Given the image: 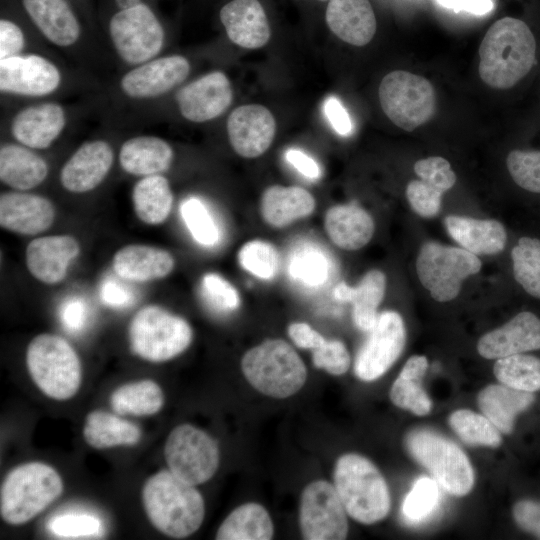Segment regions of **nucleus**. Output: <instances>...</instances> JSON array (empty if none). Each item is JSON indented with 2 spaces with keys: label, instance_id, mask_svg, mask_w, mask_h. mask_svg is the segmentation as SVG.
<instances>
[{
  "label": "nucleus",
  "instance_id": "obj_16",
  "mask_svg": "<svg viewBox=\"0 0 540 540\" xmlns=\"http://www.w3.org/2000/svg\"><path fill=\"white\" fill-rule=\"evenodd\" d=\"M189 72L190 63L182 55L155 57L126 72L120 80V87L130 98H156L183 83Z\"/></svg>",
  "mask_w": 540,
  "mask_h": 540
},
{
  "label": "nucleus",
  "instance_id": "obj_9",
  "mask_svg": "<svg viewBox=\"0 0 540 540\" xmlns=\"http://www.w3.org/2000/svg\"><path fill=\"white\" fill-rule=\"evenodd\" d=\"M378 94L383 112L405 131L427 123L436 110V93L431 82L408 71L395 70L385 75Z\"/></svg>",
  "mask_w": 540,
  "mask_h": 540
},
{
  "label": "nucleus",
  "instance_id": "obj_53",
  "mask_svg": "<svg viewBox=\"0 0 540 540\" xmlns=\"http://www.w3.org/2000/svg\"><path fill=\"white\" fill-rule=\"evenodd\" d=\"M59 319L67 331L71 333L82 331L89 319L87 303L78 296L67 298L59 308Z\"/></svg>",
  "mask_w": 540,
  "mask_h": 540
},
{
  "label": "nucleus",
  "instance_id": "obj_32",
  "mask_svg": "<svg viewBox=\"0 0 540 540\" xmlns=\"http://www.w3.org/2000/svg\"><path fill=\"white\" fill-rule=\"evenodd\" d=\"M386 289V277L379 270L367 272L356 287L345 282L338 283L333 289V297L340 302L353 305V320L357 328L370 331L377 319V308Z\"/></svg>",
  "mask_w": 540,
  "mask_h": 540
},
{
  "label": "nucleus",
  "instance_id": "obj_7",
  "mask_svg": "<svg viewBox=\"0 0 540 540\" xmlns=\"http://www.w3.org/2000/svg\"><path fill=\"white\" fill-rule=\"evenodd\" d=\"M192 336L185 319L157 305L141 308L129 325L131 351L154 363L171 360L184 352Z\"/></svg>",
  "mask_w": 540,
  "mask_h": 540
},
{
  "label": "nucleus",
  "instance_id": "obj_61",
  "mask_svg": "<svg viewBox=\"0 0 540 540\" xmlns=\"http://www.w3.org/2000/svg\"><path fill=\"white\" fill-rule=\"evenodd\" d=\"M118 10H126L142 4V0H114Z\"/></svg>",
  "mask_w": 540,
  "mask_h": 540
},
{
  "label": "nucleus",
  "instance_id": "obj_26",
  "mask_svg": "<svg viewBox=\"0 0 540 540\" xmlns=\"http://www.w3.org/2000/svg\"><path fill=\"white\" fill-rule=\"evenodd\" d=\"M22 5L41 34L52 44L69 47L81 35V26L66 0H22Z\"/></svg>",
  "mask_w": 540,
  "mask_h": 540
},
{
  "label": "nucleus",
  "instance_id": "obj_30",
  "mask_svg": "<svg viewBox=\"0 0 540 540\" xmlns=\"http://www.w3.org/2000/svg\"><path fill=\"white\" fill-rule=\"evenodd\" d=\"M324 227L331 241L344 250L364 247L374 233V221L370 214L354 204L329 208L325 214Z\"/></svg>",
  "mask_w": 540,
  "mask_h": 540
},
{
  "label": "nucleus",
  "instance_id": "obj_33",
  "mask_svg": "<svg viewBox=\"0 0 540 540\" xmlns=\"http://www.w3.org/2000/svg\"><path fill=\"white\" fill-rule=\"evenodd\" d=\"M48 175L46 161L22 144L5 143L0 148V179L12 189L26 191L40 185Z\"/></svg>",
  "mask_w": 540,
  "mask_h": 540
},
{
  "label": "nucleus",
  "instance_id": "obj_49",
  "mask_svg": "<svg viewBox=\"0 0 540 540\" xmlns=\"http://www.w3.org/2000/svg\"><path fill=\"white\" fill-rule=\"evenodd\" d=\"M201 291L211 308L220 313L232 312L240 305L236 288L219 274H205L201 280Z\"/></svg>",
  "mask_w": 540,
  "mask_h": 540
},
{
  "label": "nucleus",
  "instance_id": "obj_51",
  "mask_svg": "<svg viewBox=\"0 0 540 540\" xmlns=\"http://www.w3.org/2000/svg\"><path fill=\"white\" fill-rule=\"evenodd\" d=\"M443 193L423 180H412L406 188L411 208L421 217H434L440 210Z\"/></svg>",
  "mask_w": 540,
  "mask_h": 540
},
{
  "label": "nucleus",
  "instance_id": "obj_35",
  "mask_svg": "<svg viewBox=\"0 0 540 540\" xmlns=\"http://www.w3.org/2000/svg\"><path fill=\"white\" fill-rule=\"evenodd\" d=\"M82 433L85 442L94 449L132 446L142 436L135 423L103 410H93L86 415Z\"/></svg>",
  "mask_w": 540,
  "mask_h": 540
},
{
  "label": "nucleus",
  "instance_id": "obj_23",
  "mask_svg": "<svg viewBox=\"0 0 540 540\" xmlns=\"http://www.w3.org/2000/svg\"><path fill=\"white\" fill-rule=\"evenodd\" d=\"M55 208L46 197L26 192H5L0 196V225L22 234L36 235L54 221Z\"/></svg>",
  "mask_w": 540,
  "mask_h": 540
},
{
  "label": "nucleus",
  "instance_id": "obj_54",
  "mask_svg": "<svg viewBox=\"0 0 540 540\" xmlns=\"http://www.w3.org/2000/svg\"><path fill=\"white\" fill-rule=\"evenodd\" d=\"M25 43L21 27L11 20H0V61L22 54Z\"/></svg>",
  "mask_w": 540,
  "mask_h": 540
},
{
  "label": "nucleus",
  "instance_id": "obj_47",
  "mask_svg": "<svg viewBox=\"0 0 540 540\" xmlns=\"http://www.w3.org/2000/svg\"><path fill=\"white\" fill-rule=\"evenodd\" d=\"M48 530L61 539H91L103 533L101 520L87 513L56 515L47 524Z\"/></svg>",
  "mask_w": 540,
  "mask_h": 540
},
{
  "label": "nucleus",
  "instance_id": "obj_28",
  "mask_svg": "<svg viewBox=\"0 0 540 540\" xmlns=\"http://www.w3.org/2000/svg\"><path fill=\"white\" fill-rule=\"evenodd\" d=\"M174 158L170 144L153 135H139L126 140L119 151L121 168L134 176H150L167 171Z\"/></svg>",
  "mask_w": 540,
  "mask_h": 540
},
{
  "label": "nucleus",
  "instance_id": "obj_31",
  "mask_svg": "<svg viewBox=\"0 0 540 540\" xmlns=\"http://www.w3.org/2000/svg\"><path fill=\"white\" fill-rule=\"evenodd\" d=\"M315 205L312 194L302 187L273 185L263 192L260 211L267 224L282 228L309 216Z\"/></svg>",
  "mask_w": 540,
  "mask_h": 540
},
{
  "label": "nucleus",
  "instance_id": "obj_20",
  "mask_svg": "<svg viewBox=\"0 0 540 540\" xmlns=\"http://www.w3.org/2000/svg\"><path fill=\"white\" fill-rule=\"evenodd\" d=\"M67 123L63 106L43 102L19 110L10 124L12 136L31 149H47L61 135Z\"/></svg>",
  "mask_w": 540,
  "mask_h": 540
},
{
  "label": "nucleus",
  "instance_id": "obj_10",
  "mask_svg": "<svg viewBox=\"0 0 540 540\" xmlns=\"http://www.w3.org/2000/svg\"><path fill=\"white\" fill-rule=\"evenodd\" d=\"M481 261L464 248L445 246L436 242L425 243L416 259L418 278L433 299L446 302L460 292L468 276L478 273Z\"/></svg>",
  "mask_w": 540,
  "mask_h": 540
},
{
  "label": "nucleus",
  "instance_id": "obj_44",
  "mask_svg": "<svg viewBox=\"0 0 540 540\" xmlns=\"http://www.w3.org/2000/svg\"><path fill=\"white\" fill-rule=\"evenodd\" d=\"M237 258L244 270L259 279H273L279 269V253L267 241L256 239L246 242L238 251Z\"/></svg>",
  "mask_w": 540,
  "mask_h": 540
},
{
  "label": "nucleus",
  "instance_id": "obj_60",
  "mask_svg": "<svg viewBox=\"0 0 540 540\" xmlns=\"http://www.w3.org/2000/svg\"><path fill=\"white\" fill-rule=\"evenodd\" d=\"M442 7L465 11L474 15L489 13L494 5L492 0H436Z\"/></svg>",
  "mask_w": 540,
  "mask_h": 540
},
{
  "label": "nucleus",
  "instance_id": "obj_56",
  "mask_svg": "<svg viewBox=\"0 0 540 540\" xmlns=\"http://www.w3.org/2000/svg\"><path fill=\"white\" fill-rule=\"evenodd\" d=\"M100 297L104 304L112 308H126L134 302L132 290L113 278L105 279L100 287Z\"/></svg>",
  "mask_w": 540,
  "mask_h": 540
},
{
  "label": "nucleus",
  "instance_id": "obj_19",
  "mask_svg": "<svg viewBox=\"0 0 540 540\" xmlns=\"http://www.w3.org/2000/svg\"><path fill=\"white\" fill-rule=\"evenodd\" d=\"M113 161V148L107 141L84 142L63 165L61 185L71 193L89 192L106 178Z\"/></svg>",
  "mask_w": 540,
  "mask_h": 540
},
{
  "label": "nucleus",
  "instance_id": "obj_45",
  "mask_svg": "<svg viewBox=\"0 0 540 540\" xmlns=\"http://www.w3.org/2000/svg\"><path fill=\"white\" fill-rule=\"evenodd\" d=\"M439 496L440 492L436 480L426 476L418 478L404 499L403 516L414 524L423 522L435 511L439 503Z\"/></svg>",
  "mask_w": 540,
  "mask_h": 540
},
{
  "label": "nucleus",
  "instance_id": "obj_38",
  "mask_svg": "<svg viewBox=\"0 0 540 540\" xmlns=\"http://www.w3.org/2000/svg\"><path fill=\"white\" fill-rule=\"evenodd\" d=\"M274 533L267 510L257 503H246L234 509L222 522L218 540H269Z\"/></svg>",
  "mask_w": 540,
  "mask_h": 540
},
{
  "label": "nucleus",
  "instance_id": "obj_36",
  "mask_svg": "<svg viewBox=\"0 0 540 540\" xmlns=\"http://www.w3.org/2000/svg\"><path fill=\"white\" fill-rule=\"evenodd\" d=\"M428 368V360L423 355L411 356L390 389L392 403L418 416L427 415L432 409V401L422 387V380Z\"/></svg>",
  "mask_w": 540,
  "mask_h": 540
},
{
  "label": "nucleus",
  "instance_id": "obj_5",
  "mask_svg": "<svg viewBox=\"0 0 540 540\" xmlns=\"http://www.w3.org/2000/svg\"><path fill=\"white\" fill-rule=\"evenodd\" d=\"M27 370L47 397L64 401L74 397L82 382V366L74 348L62 337L42 333L26 351Z\"/></svg>",
  "mask_w": 540,
  "mask_h": 540
},
{
  "label": "nucleus",
  "instance_id": "obj_11",
  "mask_svg": "<svg viewBox=\"0 0 540 540\" xmlns=\"http://www.w3.org/2000/svg\"><path fill=\"white\" fill-rule=\"evenodd\" d=\"M164 457L170 470L179 479L197 486L210 480L216 473L220 453L215 439L205 431L181 424L169 433Z\"/></svg>",
  "mask_w": 540,
  "mask_h": 540
},
{
  "label": "nucleus",
  "instance_id": "obj_34",
  "mask_svg": "<svg viewBox=\"0 0 540 540\" xmlns=\"http://www.w3.org/2000/svg\"><path fill=\"white\" fill-rule=\"evenodd\" d=\"M478 406L484 416L502 433L514 428L517 415L527 410L535 401L531 392L506 385H489L478 394Z\"/></svg>",
  "mask_w": 540,
  "mask_h": 540
},
{
  "label": "nucleus",
  "instance_id": "obj_52",
  "mask_svg": "<svg viewBox=\"0 0 540 540\" xmlns=\"http://www.w3.org/2000/svg\"><path fill=\"white\" fill-rule=\"evenodd\" d=\"M313 364L332 375H342L350 366V355L343 342L326 339L319 348L313 350Z\"/></svg>",
  "mask_w": 540,
  "mask_h": 540
},
{
  "label": "nucleus",
  "instance_id": "obj_39",
  "mask_svg": "<svg viewBox=\"0 0 540 540\" xmlns=\"http://www.w3.org/2000/svg\"><path fill=\"white\" fill-rule=\"evenodd\" d=\"M109 400L116 414L142 417L158 413L164 405L165 396L157 382L142 379L119 386Z\"/></svg>",
  "mask_w": 540,
  "mask_h": 540
},
{
  "label": "nucleus",
  "instance_id": "obj_57",
  "mask_svg": "<svg viewBox=\"0 0 540 540\" xmlns=\"http://www.w3.org/2000/svg\"><path fill=\"white\" fill-rule=\"evenodd\" d=\"M323 111L332 128L341 136H349L353 123L343 104L334 96L326 98Z\"/></svg>",
  "mask_w": 540,
  "mask_h": 540
},
{
  "label": "nucleus",
  "instance_id": "obj_55",
  "mask_svg": "<svg viewBox=\"0 0 540 540\" xmlns=\"http://www.w3.org/2000/svg\"><path fill=\"white\" fill-rule=\"evenodd\" d=\"M512 514L521 529L540 538V501L521 500L514 505Z\"/></svg>",
  "mask_w": 540,
  "mask_h": 540
},
{
  "label": "nucleus",
  "instance_id": "obj_6",
  "mask_svg": "<svg viewBox=\"0 0 540 540\" xmlns=\"http://www.w3.org/2000/svg\"><path fill=\"white\" fill-rule=\"evenodd\" d=\"M241 369L256 390L278 399L298 392L307 378L303 360L281 339H269L249 349L242 357Z\"/></svg>",
  "mask_w": 540,
  "mask_h": 540
},
{
  "label": "nucleus",
  "instance_id": "obj_12",
  "mask_svg": "<svg viewBox=\"0 0 540 540\" xmlns=\"http://www.w3.org/2000/svg\"><path fill=\"white\" fill-rule=\"evenodd\" d=\"M109 35L118 56L133 66L155 58L165 41L161 22L144 3L118 10L109 21Z\"/></svg>",
  "mask_w": 540,
  "mask_h": 540
},
{
  "label": "nucleus",
  "instance_id": "obj_42",
  "mask_svg": "<svg viewBox=\"0 0 540 540\" xmlns=\"http://www.w3.org/2000/svg\"><path fill=\"white\" fill-rule=\"evenodd\" d=\"M448 421L457 436L468 445L498 447L502 442L500 431L485 416L471 410H456Z\"/></svg>",
  "mask_w": 540,
  "mask_h": 540
},
{
  "label": "nucleus",
  "instance_id": "obj_59",
  "mask_svg": "<svg viewBox=\"0 0 540 540\" xmlns=\"http://www.w3.org/2000/svg\"><path fill=\"white\" fill-rule=\"evenodd\" d=\"M285 159L307 178L317 179L321 174L317 162L299 149H288L285 152Z\"/></svg>",
  "mask_w": 540,
  "mask_h": 540
},
{
  "label": "nucleus",
  "instance_id": "obj_27",
  "mask_svg": "<svg viewBox=\"0 0 540 540\" xmlns=\"http://www.w3.org/2000/svg\"><path fill=\"white\" fill-rule=\"evenodd\" d=\"M175 265L165 249L132 244L119 249L113 257V269L125 281L147 282L169 275Z\"/></svg>",
  "mask_w": 540,
  "mask_h": 540
},
{
  "label": "nucleus",
  "instance_id": "obj_62",
  "mask_svg": "<svg viewBox=\"0 0 540 540\" xmlns=\"http://www.w3.org/2000/svg\"><path fill=\"white\" fill-rule=\"evenodd\" d=\"M318 1H326V0H318Z\"/></svg>",
  "mask_w": 540,
  "mask_h": 540
},
{
  "label": "nucleus",
  "instance_id": "obj_43",
  "mask_svg": "<svg viewBox=\"0 0 540 540\" xmlns=\"http://www.w3.org/2000/svg\"><path fill=\"white\" fill-rule=\"evenodd\" d=\"M289 273L303 285L318 287L328 278L329 262L325 254L317 247L303 245L292 253Z\"/></svg>",
  "mask_w": 540,
  "mask_h": 540
},
{
  "label": "nucleus",
  "instance_id": "obj_3",
  "mask_svg": "<svg viewBox=\"0 0 540 540\" xmlns=\"http://www.w3.org/2000/svg\"><path fill=\"white\" fill-rule=\"evenodd\" d=\"M64 489L59 473L44 462H27L5 476L0 489V515L8 524H25L58 499Z\"/></svg>",
  "mask_w": 540,
  "mask_h": 540
},
{
  "label": "nucleus",
  "instance_id": "obj_40",
  "mask_svg": "<svg viewBox=\"0 0 540 540\" xmlns=\"http://www.w3.org/2000/svg\"><path fill=\"white\" fill-rule=\"evenodd\" d=\"M493 372L511 388L531 393L540 390V358L536 356L520 353L498 358Z\"/></svg>",
  "mask_w": 540,
  "mask_h": 540
},
{
  "label": "nucleus",
  "instance_id": "obj_24",
  "mask_svg": "<svg viewBox=\"0 0 540 540\" xmlns=\"http://www.w3.org/2000/svg\"><path fill=\"white\" fill-rule=\"evenodd\" d=\"M219 15L228 38L242 48H261L270 39L268 18L258 0H232Z\"/></svg>",
  "mask_w": 540,
  "mask_h": 540
},
{
  "label": "nucleus",
  "instance_id": "obj_22",
  "mask_svg": "<svg viewBox=\"0 0 540 540\" xmlns=\"http://www.w3.org/2000/svg\"><path fill=\"white\" fill-rule=\"evenodd\" d=\"M80 245L70 235H52L32 240L26 247V266L30 274L45 284L62 281Z\"/></svg>",
  "mask_w": 540,
  "mask_h": 540
},
{
  "label": "nucleus",
  "instance_id": "obj_17",
  "mask_svg": "<svg viewBox=\"0 0 540 540\" xmlns=\"http://www.w3.org/2000/svg\"><path fill=\"white\" fill-rule=\"evenodd\" d=\"M233 91L228 77L212 71L183 86L176 94L179 112L188 121L202 123L223 114L231 105Z\"/></svg>",
  "mask_w": 540,
  "mask_h": 540
},
{
  "label": "nucleus",
  "instance_id": "obj_41",
  "mask_svg": "<svg viewBox=\"0 0 540 540\" xmlns=\"http://www.w3.org/2000/svg\"><path fill=\"white\" fill-rule=\"evenodd\" d=\"M513 275L530 296L540 299V239L523 236L511 251Z\"/></svg>",
  "mask_w": 540,
  "mask_h": 540
},
{
  "label": "nucleus",
  "instance_id": "obj_21",
  "mask_svg": "<svg viewBox=\"0 0 540 540\" xmlns=\"http://www.w3.org/2000/svg\"><path fill=\"white\" fill-rule=\"evenodd\" d=\"M540 349V318L530 311L516 314L503 326L488 332L477 344L486 359H498Z\"/></svg>",
  "mask_w": 540,
  "mask_h": 540
},
{
  "label": "nucleus",
  "instance_id": "obj_46",
  "mask_svg": "<svg viewBox=\"0 0 540 540\" xmlns=\"http://www.w3.org/2000/svg\"><path fill=\"white\" fill-rule=\"evenodd\" d=\"M181 217L196 242L203 246H213L219 240L218 227L201 200L186 199L180 207Z\"/></svg>",
  "mask_w": 540,
  "mask_h": 540
},
{
  "label": "nucleus",
  "instance_id": "obj_14",
  "mask_svg": "<svg viewBox=\"0 0 540 540\" xmlns=\"http://www.w3.org/2000/svg\"><path fill=\"white\" fill-rule=\"evenodd\" d=\"M369 332L354 363V372L363 381L381 377L401 355L406 341L403 319L395 311L378 314Z\"/></svg>",
  "mask_w": 540,
  "mask_h": 540
},
{
  "label": "nucleus",
  "instance_id": "obj_2",
  "mask_svg": "<svg viewBox=\"0 0 540 540\" xmlns=\"http://www.w3.org/2000/svg\"><path fill=\"white\" fill-rule=\"evenodd\" d=\"M141 499L150 523L166 536L188 537L204 520L205 505L200 492L170 470H161L147 478Z\"/></svg>",
  "mask_w": 540,
  "mask_h": 540
},
{
  "label": "nucleus",
  "instance_id": "obj_8",
  "mask_svg": "<svg viewBox=\"0 0 540 540\" xmlns=\"http://www.w3.org/2000/svg\"><path fill=\"white\" fill-rule=\"evenodd\" d=\"M405 445L410 455L449 494L464 496L474 484V472L466 454L451 440L424 428L408 433Z\"/></svg>",
  "mask_w": 540,
  "mask_h": 540
},
{
  "label": "nucleus",
  "instance_id": "obj_58",
  "mask_svg": "<svg viewBox=\"0 0 540 540\" xmlns=\"http://www.w3.org/2000/svg\"><path fill=\"white\" fill-rule=\"evenodd\" d=\"M288 334L295 345L312 351L319 348L326 340L319 332L304 322L290 324Z\"/></svg>",
  "mask_w": 540,
  "mask_h": 540
},
{
  "label": "nucleus",
  "instance_id": "obj_13",
  "mask_svg": "<svg viewBox=\"0 0 540 540\" xmlns=\"http://www.w3.org/2000/svg\"><path fill=\"white\" fill-rule=\"evenodd\" d=\"M346 513L333 485L324 480L310 483L302 492L299 508L304 539H345L348 533Z\"/></svg>",
  "mask_w": 540,
  "mask_h": 540
},
{
  "label": "nucleus",
  "instance_id": "obj_48",
  "mask_svg": "<svg viewBox=\"0 0 540 540\" xmlns=\"http://www.w3.org/2000/svg\"><path fill=\"white\" fill-rule=\"evenodd\" d=\"M506 165L519 187L540 194V151L513 150L507 156Z\"/></svg>",
  "mask_w": 540,
  "mask_h": 540
},
{
  "label": "nucleus",
  "instance_id": "obj_29",
  "mask_svg": "<svg viewBox=\"0 0 540 540\" xmlns=\"http://www.w3.org/2000/svg\"><path fill=\"white\" fill-rule=\"evenodd\" d=\"M445 226L462 248L475 255L499 253L507 242L506 230L497 220L451 215L445 218Z\"/></svg>",
  "mask_w": 540,
  "mask_h": 540
},
{
  "label": "nucleus",
  "instance_id": "obj_15",
  "mask_svg": "<svg viewBox=\"0 0 540 540\" xmlns=\"http://www.w3.org/2000/svg\"><path fill=\"white\" fill-rule=\"evenodd\" d=\"M62 76L48 58L34 53L0 61V91L26 97H44L58 89Z\"/></svg>",
  "mask_w": 540,
  "mask_h": 540
},
{
  "label": "nucleus",
  "instance_id": "obj_37",
  "mask_svg": "<svg viewBox=\"0 0 540 540\" xmlns=\"http://www.w3.org/2000/svg\"><path fill=\"white\" fill-rule=\"evenodd\" d=\"M132 202L142 222L148 225L161 224L169 216L173 204L168 179L160 174L142 177L133 187Z\"/></svg>",
  "mask_w": 540,
  "mask_h": 540
},
{
  "label": "nucleus",
  "instance_id": "obj_25",
  "mask_svg": "<svg viewBox=\"0 0 540 540\" xmlns=\"http://www.w3.org/2000/svg\"><path fill=\"white\" fill-rule=\"evenodd\" d=\"M325 18L332 33L354 46L368 44L376 33V17L369 0H329Z\"/></svg>",
  "mask_w": 540,
  "mask_h": 540
},
{
  "label": "nucleus",
  "instance_id": "obj_4",
  "mask_svg": "<svg viewBox=\"0 0 540 540\" xmlns=\"http://www.w3.org/2000/svg\"><path fill=\"white\" fill-rule=\"evenodd\" d=\"M334 487L349 516L363 524L384 519L390 510V493L378 468L359 454L342 455L334 470Z\"/></svg>",
  "mask_w": 540,
  "mask_h": 540
},
{
  "label": "nucleus",
  "instance_id": "obj_18",
  "mask_svg": "<svg viewBox=\"0 0 540 540\" xmlns=\"http://www.w3.org/2000/svg\"><path fill=\"white\" fill-rule=\"evenodd\" d=\"M226 127L234 151L244 158H256L272 144L276 121L265 106L248 104L230 113Z\"/></svg>",
  "mask_w": 540,
  "mask_h": 540
},
{
  "label": "nucleus",
  "instance_id": "obj_1",
  "mask_svg": "<svg viewBox=\"0 0 540 540\" xmlns=\"http://www.w3.org/2000/svg\"><path fill=\"white\" fill-rule=\"evenodd\" d=\"M536 41L520 19L504 17L491 25L479 46L478 72L494 89H509L525 77L535 63Z\"/></svg>",
  "mask_w": 540,
  "mask_h": 540
},
{
  "label": "nucleus",
  "instance_id": "obj_50",
  "mask_svg": "<svg viewBox=\"0 0 540 540\" xmlns=\"http://www.w3.org/2000/svg\"><path fill=\"white\" fill-rule=\"evenodd\" d=\"M414 171L421 180L431 184L441 193L451 189L456 182V175L450 163L440 156L418 160L414 164Z\"/></svg>",
  "mask_w": 540,
  "mask_h": 540
}]
</instances>
